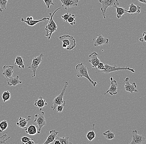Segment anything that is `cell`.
Instances as JSON below:
<instances>
[{"instance_id": "1", "label": "cell", "mask_w": 146, "mask_h": 144, "mask_svg": "<svg viewBox=\"0 0 146 144\" xmlns=\"http://www.w3.org/2000/svg\"><path fill=\"white\" fill-rule=\"evenodd\" d=\"M76 69L77 71V76L78 77H85L88 79L91 84L94 86V87H95L97 84V82H94L92 80L89 76L88 74V67L86 66L83 63L78 64L76 66Z\"/></svg>"}, {"instance_id": "2", "label": "cell", "mask_w": 146, "mask_h": 144, "mask_svg": "<svg viewBox=\"0 0 146 144\" xmlns=\"http://www.w3.org/2000/svg\"><path fill=\"white\" fill-rule=\"evenodd\" d=\"M60 9H61V7H59V8L56 9L54 12L53 13H50V20H49L50 21H49L48 24L46 26L45 28V36L46 37H48V40H50L52 34L57 31V26L56 25V23H55L53 19V17L55 13L58 10Z\"/></svg>"}, {"instance_id": "3", "label": "cell", "mask_w": 146, "mask_h": 144, "mask_svg": "<svg viewBox=\"0 0 146 144\" xmlns=\"http://www.w3.org/2000/svg\"><path fill=\"white\" fill-rule=\"evenodd\" d=\"M59 39L63 43L62 47L68 50H71L76 46V40L72 36L64 35L59 37Z\"/></svg>"}, {"instance_id": "4", "label": "cell", "mask_w": 146, "mask_h": 144, "mask_svg": "<svg viewBox=\"0 0 146 144\" xmlns=\"http://www.w3.org/2000/svg\"><path fill=\"white\" fill-rule=\"evenodd\" d=\"M68 85V83L67 82H64V86L60 94L54 98L51 106V108L53 111H54L58 106L62 105L64 106L66 104L65 101L64 100L63 97L64 93L67 89Z\"/></svg>"}, {"instance_id": "5", "label": "cell", "mask_w": 146, "mask_h": 144, "mask_svg": "<svg viewBox=\"0 0 146 144\" xmlns=\"http://www.w3.org/2000/svg\"><path fill=\"white\" fill-rule=\"evenodd\" d=\"M120 70H129L132 73L135 72V69L131 68L127 66H110L108 64H104V70H100L98 72L108 74L113 72L116 71H120Z\"/></svg>"}, {"instance_id": "6", "label": "cell", "mask_w": 146, "mask_h": 144, "mask_svg": "<svg viewBox=\"0 0 146 144\" xmlns=\"http://www.w3.org/2000/svg\"><path fill=\"white\" fill-rule=\"evenodd\" d=\"M99 2L102 4V7L100 10L104 19H106L105 13L108 7H115L119 5V3L118 0H99Z\"/></svg>"}, {"instance_id": "7", "label": "cell", "mask_w": 146, "mask_h": 144, "mask_svg": "<svg viewBox=\"0 0 146 144\" xmlns=\"http://www.w3.org/2000/svg\"><path fill=\"white\" fill-rule=\"evenodd\" d=\"M44 56V55L42 54H41L39 56H34L31 65L28 66L27 64L28 68L31 69L33 72V75L32 76V77H35L36 70L41 63L42 62Z\"/></svg>"}, {"instance_id": "8", "label": "cell", "mask_w": 146, "mask_h": 144, "mask_svg": "<svg viewBox=\"0 0 146 144\" xmlns=\"http://www.w3.org/2000/svg\"><path fill=\"white\" fill-rule=\"evenodd\" d=\"M44 114L45 113L44 112L41 111L39 114H35V119L33 121L36 123L38 127V129L37 130V133L38 134L40 133L42 128L46 124Z\"/></svg>"}, {"instance_id": "9", "label": "cell", "mask_w": 146, "mask_h": 144, "mask_svg": "<svg viewBox=\"0 0 146 144\" xmlns=\"http://www.w3.org/2000/svg\"><path fill=\"white\" fill-rule=\"evenodd\" d=\"M146 138L144 135L138 134L137 130H132V139L130 144H142L145 141Z\"/></svg>"}, {"instance_id": "10", "label": "cell", "mask_w": 146, "mask_h": 144, "mask_svg": "<svg viewBox=\"0 0 146 144\" xmlns=\"http://www.w3.org/2000/svg\"><path fill=\"white\" fill-rule=\"evenodd\" d=\"M124 82L125 84V87L124 89L126 92L133 94L134 92H138V91L137 89V86L135 82H133L130 84L129 82V78L126 77L124 80Z\"/></svg>"}, {"instance_id": "11", "label": "cell", "mask_w": 146, "mask_h": 144, "mask_svg": "<svg viewBox=\"0 0 146 144\" xmlns=\"http://www.w3.org/2000/svg\"><path fill=\"white\" fill-rule=\"evenodd\" d=\"M110 80L111 81V85L109 89L104 94V95L108 93L111 96L116 95L117 94L118 84H117V82L116 80H113L112 77H110Z\"/></svg>"}, {"instance_id": "12", "label": "cell", "mask_w": 146, "mask_h": 144, "mask_svg": "<svg viewBox=\"0 0 146 144\" xmlns=\"http://www.w3.org/2000/svg\"><path fill=\"white\" fill-rule=\"evenodd\" d=\"M109 43V39L104 37L103 35L100 34L97 35V37L94 43V46H102L104 44H108Z\"/></svg>"}, {"instance_id": "13", "label": "cell", "mask_w": 146, "mask_h": 144, "mask_svg": "<svg viewBox=\"0 0 146 144\" xmlns=\"http://www.w3.org/2000/svg\"><path fill=\"white\" fill-rule=\"evenodd\" d=\"M98 54L97 53L94 52L90 54V55H89V57H90V59L88 60V62L91 64L93 68H96L97 66L100 62V60L98 57Z\"/></svg>"}, {"instance_id": "14", "label": "cell", "mask_w": 146, "mask_h": 144, "mask_svg": "<svg viewBox=\"0 0 146 144\" xmlns=\"http://www.w3.org/2000/svg\"><path fill=\"white\" fill-rule=\"evenodd\" d=\"M62 3V7L65 9L71 7L77 6L78 0H60Z\"/></svg>"}, {"instance_id": "15", "label": "cell", "mask_w": 146, "mask_h": 144, "mask_svg": "<svg viewBox=\"0 0 146 144\" xmlns=\"http://www.w3.org/2000/svg\"><path fill=\"white\" fill-rule=\"evenodd\" d=\"M19 79H20V76L18 75H17L14 77L11 76L9 78H6L7 85L9 86H15L19 84L22 83V81L19 80Z\"/></svg>"}, {"instance_id": "16", "label": "cell", "mask_w": 146, "mask_h": 144, "mask_svg": "<svg viewBox=\"0 0 146 144\" xmlns=\"http://www.w3.org/2000/svg\"><path fill=\"white\" fill-rule=\"evenodd\" d=\"M14 66L4 65L3 66V72L2 74L4 75L5 78H8L12 76L13 74Z\"/></svg>"}, {"instance_id": "17", "label": "cell", "mask_w": 146, "mask_h": 144, "mask_svg": "<svg viewBox=\"0 0 146 144\" xmlns=\"http://www.w3.org/2000/svg\"><path fill=\"white\" fill-rule=\"evenodd\" d=\"M31 115H28L27 116V119H25V118H24L22 117H20L18 121L16 123L17 126L21 128L24 129L25 128L27 127V123L28 121H31Z\"/></svg>"}, {"instance_id": "18", "label": "cell", "mask_w": 146, "mask_h": 144, "mask_svg": "<svg viewBox=\"0 0 146 144\" xmlns=\"http://www.w3.org/2000/svg\"><path fill=\"white\" fill-rule=\"evenodd\" d=\"M59 133V132L56 130H52L50 131V135L43 144H49L54 141L56 137Z\"/></svg>"}, {"instance_id": "19", "label": "cell", "mask_w": 146, "mask_h": 144, "mask_svg": "<svg viewBox=\"0 0 146 144\" xmlns=\"http://www.w3.org/2000/svg\"><path fill=\"white\" fill-rule=\"evenodd\" d=\"M50 18H44L42 19H41V20H33L31 21H27L26 20H24L23 18H22L21 19V21L23 22H24L25 23L27 24V25H29V26H33L34 25H35L38 23H40L42 21L45 22L46 20H50Z\"/></svg>"}, {"instance_id": "20", "label": "cell", "mask_w": 146, "mask_h": 144, "mask_svg": "<svg viewBox=\"0 0 146 144\" xmlns=\"http://www.w3.org/2000/svg\"><path fill=\"white\" fill-rule=\"evenodd\" d=\"M140 9H141V7H140L139 5H136L133 4V3H131L129 5L128 11H127V13H129L131 15L136 13H140Z\"/></svg>"}, {"instance_id": "21", "label": "cell", "mask_w": 146, "mask_h": 144, "mask_svg": "<svg viewBox=\"0 0 146 144\" xmlns=\"http://www.w3.org/2000/svg\"><path fill=\"white\" fill-rule=\"evenodd\" d=\"M47 105V103L46 102L45 100L41 96H40L37 100H35L34 103L35 106L39 108L40 111H42V108Z\"/></svg>"}, {"instance_id": "22", "label": "cell", "mask_w": 146, "mask_h": 144, "mask_svg": "<svg viewBox=\"0 0 146 144\" xmlns=\"http://www.w3.org/2000/svg\"><path fill=\"white\" fill-rule=\"evenodd\" d=\"M24 129L25 132L31 135H36L37 133V129L36 127L33 125H31L28 127L25 128Z\"/></svg>"}, {"instance_id": "23", "label": "cell", "mask_w": 146, "mask_h": 144, "mask_svg": "<svg viewBox=\"0 0 146 144\" xmlns=\"http://www.w3.org/2000/svg\"><path fill=\"white\" fill-rule=\"evenodd\" d=\"M24 60L23 58L20 55H18L15 57V60L14 64L15 66H18V68L24 69L25 65L24 64Z\"/></svg>"}, {"instance_id": "24", "label": "cell", "mask_w": 146, "mask_h": 144, "mask_svg": "<svg viewBox=\"0 0 146 144\" xmlns=\"http://www.w3.org/2000/svg\"><path fill=\"white\" fill-rule=\"evenodd\" d=\"M115 8L116 9V17L118 19L121 18L122 15L127 13V10L125 9L124 8L119 7L117 6H115Z\"/></svg>"}, {"instance_id": "25", "label": "cell", "mask_w": 146, "mask_h": 144, "mask_svg": "<svg viewBox=\"0 0 146 144\" xmlns=\"http://www.w3.org/2000/svg\"><path fill=\"white\" fill-rule=\"evenodd\" d=\"M95 124H93V128L91 131H89L86 134V137L88 139L89 142H91L96 137V133L94 131V129Z\"/></svg>"}, {"instance_id": "26", "label": "cell", "mask_w": 146, "mask_h": 144, "mask_svg": "<svg viewBox=\"0 0 146 144\" xmlns=\"http://www.w3.org/2000/svg\"><path fill=\"white\" fill-rule=\"evenodd\" d=\"M106 138L108 139H112L115 138V133L111 130H108L105 131L103 134Z\"/></svg>"}, {"instance_id": "27", "label": "cell", "mask_w": 146, "mask_h": 144, "mask_svg": "<svg viewBox=\"0 0 146 144\" xmlns=\"http://www.w3.org/2000/svg\"><path fill=\"white\" fill-rule=\"evenodd\" d=\"M11 97V93L9 91H5L2 94V98L4 103L10 100Z\"/></svg>"}, {"instance_id": "28", "label": "cell", "mask_w": 146, "mask_h": 144, "mask_svg": "<svg viewBox=\"0 0 146 144\" xmlns=\"http://www.w3.org/2000/svg\"><path fill=\"white\" fill-rule=\"evenodd\" d=\"M55 139H58L59 140L61 144H72V143L69 141V137H56Z\"/></svg>"}, {"instance_id": "29", "label": "cell", "mask_w": 146, "mask_h": 144, "mask_svg": "<svg viewBox=\"0 0 146 144\" xmlns=\"http://www.w3.org/2000/svg\"><path fill=\"white\" fill-rule=\"evenodd\" d=\"M8 127V123L7 121L4 120V121H2L0 123V132H2L4 131V130L7 129Z\"/></svg>"}, {"instance_id": "30", "label": "cell", "mask_w": 146, "mask_h": 144, "mask_svg": "<svg viewBox=\"0 0 146 144\" xmlns=\"http://www.w3.org/2000/svg\"><path fill=\"white\" fill-rule=\"evenodd\" d=\"M76 15L74 14H72V15L68 18L67 20V22L70 24L71 25H73L76 24L75 21Z\"/></svg>"}, {"instance_id": "31", "label": "cell", "mask_w": 146, "mask_h": 144, "mask_svg": "<svg viewBox=\"0 0 146 144\" xmlns=\"http://www.w3.org/2000/svg\"><path fill=\"white\" fill-rule=\"evenodd\" d=\"M7 135L6 133H3V135L1 136L0 137V144H5V141L10 139V137L8 138H6Z\"/></svg>"}, {"instance_id": "32", "label": "cell", "mask_w": 146, "mask_h": 144, "mask_svg": "<svg viewBox=\"0 0 146 144\" xmlns=\"http://www.w3.org/2000/svg\"><path fill=\"white\" fill-rule=\"evenodd\" d=\"M9 0H0V7L3 10L6 9V5Z\"/></svg>"}, {"instance_id": "33", "label": "cell", "mask_w": 146, "mask_h": 144, "mask_svg": "<svg viewBox=\"0 0 146 144\" xmlns=\"http://www.w3.org/2000/svg\"><path fill=\"white\" fill-rule=\"evenodd\" d=\"M32 139L27 137V136H24L21 138V143L23 144H27V142H29L30 140H31Z\"/></svg>"}, {"instance_id": "34", "label": "cell", "mask_w": 146, "mask_h": 144, "mask_svg": "<svg viewBox=\"0 0 146 144\" xmlns=\"http://www.w3.org/2000/svg\"><path fill=\"white\" fill-rule=\"evenodd\" d=\"M43 1L45 3L47 9H49L51 5H54V3L53 2V0H43Z\"/></svg>"}, {"instance_id": "35", "label": "cell", "mask_w": 146, "mask_h": 144, "mask_svg": "<svg viewBox=\"0 0 146 144\" xmlns=\"http://www.w3.org/2000/svg\"><path fill=\"white\" fill-rule=\"evenodd\" d=\"M71 15H72L71 13H66V14L62 15V18L63 19L64 21L66 22H67V20H68V18H69Z\"/></svg>"}, {"instance_id": "36", "label": "cell", "mask_w": 146, "mask_h": 144, "mask_svg": "<svg viewBox=\"0 0 146 144\" xmlns=\"http://www.w3.org/2000/svg\"><path fill=\"white\" fill-rule=\"evenodd\" d=\"M104 64L103 63L101 62H100L98 64L96 68L98 70H104Z\"/></svg>"}, {"instance_id": "37", "label": "cell", "mask_w": 146, "mask_h": 144, "mask_svg": "<svg viewBox=\"0 0 146 144\" xmlns=\"http://www.w3.org/2000/svg\"><path fill=\"white\" fill-rule=\"evenodd\" d=\"M64 106L62 105H59L56 107V108L57 109V111L56 113H61L62 111L63 110Z\"/></svg>"}, {"instance_id": "38", "label": "cell", "mask_w": 146, "mask_h": 144, "mask_svg": "<svg viewBox=\"0 0 146 144\" xmlns=\"http://www.w3.org/2000/svg\"><path fill=\"white\" fill-rule=\"evenodd\" d=\"M146 33L145 32L143 33V37L139 38V40L141 42H146Z\"/></svg>"}, {"instance_id": "39", "label": "cell", "mask_w": 146, "mask_h": 144, "mask_svg": "<svg viewBox=\"0 0 146 144\" xmlns=\"http://www.w3.org/2000/svg\"><path fill=\"white\" fill-rule=\"evenodd\" d=\"M33 139H32L31 140H30L29 142H27V144H34L35 143H35V142H34V141H33Z\"/></svg>"}, {"instance_id": "40", "label": "cell", "mask_w": 146, "mask_h": 144, "mask_svg": "<svg viewBox=\"0 0 146 144\" xmlns=\"http://www.w3.org/2000/svg\"><path fill=\"white\" fill-rule=\"evenodd\" d=\"M33 20V16H31V17H27L26 18V21H31L32 20Z\"/></svg>"}, {"instance_id": "41", "label": "cell", "mask_w": 146, "mask_h": 144, "mask_svg": "<svg viewBox=\"0 0 146 144\" xmlns=\"http://www.w3.org/2000/svg\"><path fill=\"white\" fill-rule=\"evenodd\" d=\"M54 144H61L60 142L59 141V140H58V139H55L54 141Z\"/></svg>"}, {"instance_id": "42", "label": "cell", "mask_w": 146, "mask_h": 144, "mask_svg": "<svg viewBox=\"0 0 146 144\" xmlns=\"http://www.w3.org/2000/svg\"><path fill=\"white\" fill-rule=\"evenodd\" d=\"M138 1L139 2L142 3H145V4L146 3V0H138Z\"/></svg>"}, {"instance_id": "43", "label": "cell", "mask_w": 146, "mask_h": 144, "mask_svg": "<svg viewBox=\"0 0 146 144\" xmlns=\"http://www.w3.org/2000/svg\"><path fill=\"white\" fill-rule=\"evenodd\" d=\"M0 12H3V10L1 9V7H0Z\"/></svg>"}]
</instances>
